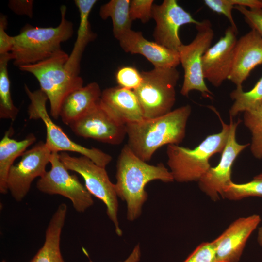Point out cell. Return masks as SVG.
Here are the masks:
<instances>
[{
	"label": "cell",
	"instance_id": "6da1fadb",
	"mask_svg": "<svg viewBox=\"0 0 262 262\" xmlns=\"http://www.w3.org/2000/svg\"><path fill=\"white\" fill-rule=\"evenodd\" d=\"M117 195L127 204V218L133 221L140 217L148 194L145 186L149 182L160 180L174 181L170 171L162 163L151 165L138 158L126 144L119 155L116 164Z\"/></svg>",
	"mask_w": 262,
	"mask_h": 262
},
{
	"label": "cell",
	"instance_id": "7a4b0ae2",
	"mask_svg": "<svg viewBox=\"0 0 262 262\" xmlns=\"http://www.w3.org/2000/svg\"><path fill=\"white\" fill-rule=\"evenodd\" d=\"M191 111L187 104L162 116L126 124L127 145L138 158L149 161L161 147L183 141Z\"/></svg>",
	"mask_w": 262,
	"mask_h": 262
},
{
	"label": "cell",
	"instance_id": "3957f363",
	"mask_svg": "<svg viewBox=\"0 0 262 262\" xmlns=\"http://www.w3.org/2000/svg\"><path fill=\"white\" fill-rule=\"evenodd\" d=\"M66 7H60L61 21L55 27L25 25L19 34L13 36L11 51L13 64L18 67L35 64L51 57L62 49V43L68 40L74 33L73 24L66 18Z\"/></svg>",
	"mask_w": 262,
	"mask_h": 262
},
{
	"label": "cell",
	"instance_id": "277c9868",
	"mask_svg": "<svg viewBox=\"0 0 262 262\" xmlns=\"http://www.w3.org/2000/svg\"><path fill=\"white\" fill-rule=\"evenodd\" d=\"M222 125L218 133L207 136L197 147L190 149L179 145H167V164L174 180L178 182L197 181L211 167V157L222 153L227 143L230 125L223 121L220 114L213 107Z\"/></svg>",
	"mask_w": 262,
	"mask_h": 262
},
{
	"label": "cell",
	"instance_id": "5b68a950",
	"mask_svg": "<svg viewBox=\"0 0 262 262\" xmlns=\"http://www.w3.org/2000/svg\"><path fill=\"white\" fill-rule=\"evenodd\" d=\"M68 57L61 49L43 61L18 67L22 71L31 73L38 80L40 89L49 100L50 115L55 119L59 117L61 105L66 96L83 86L81 77L73 75L65 69Z\"/></svg>",
	"mask_w": 262,
	"mask_h": 262
},
{
	"label": "cell",
	"instance_id": "8992f818",
	"mask_svg": "<svg viewBox=\"0 0 262 262\" xmlns=\"http://www.w3.org/2000/svg\"><path fill=\"white\" fill-rule=\"evenodd\" d=\"M142 82L134 90L145 119L164 115L172 111L176 101L175 88L180 77L176 68L154 67L142 71Z\"/></svg>",
	"mask_w": 262,
	"mask_h": 262
},
{
	"label": "cell",
	"instance_id": "52a82bcc",
	"mask_svg": "<svg viewBox=\"0 0 262 262\" xmlns=\"http://www.w3.org/2000/svg\"><path fill=\"white\" fill-rule=\"evenodd\" d=\"M24 89L30 100L28 110L29 118L30 119H40L43 122L47 132L45 143L52 152H77L104 168L112 161V156L102 150L95 147L87 148L73 141L60 127L53 122L46 108L48 98L41 90L32 91L26 84L24 85Z\"/></svg>",
	"mask_w": 262,
	"mask_h": 262
},
{
	"label": "cell",
	"instance_id": "ba28073f",
	"mask_svg": "<svg viewBox=\"0 0 262 262\" xmlns=\"http://www.w3.org/2000/svg\"><path fill=\"white\" fill-rule=\"evenodd\" d=\"M59 156L65 167L80 174L89 193L104 203L107 215L114 225L115 233L121 236L122 231L117 218L118 196L115 184L110 181L105 168L84 156H72L65 152L60 153Z\"/></svg>",
	"mask_w": 262,
	"mask_h": 262
},
{
	"label": "cell",
	"instance_id": "9c48e42d",
	"mask_svg": "<svg viewBox=\"0 0 262 262\" xmlns=\"http://www.w3.org/2000/svg\"><path fill=\"white\" fill-rule=\"evenodd\" d=\"M197 33L188 44H182L178 49L180 63L184 70V79L180 90L187 97L192 90L200 92L204 98H213V93L208 89L203 73L202 58L210 47L214 37L211 21L204 19L196 25Z\"/></svg>",
	"mask_w": 262,
	"mask_h": 262
},
{
	"label": "cell",
	"instance_id": "30bf717a",
	"mask_svg": "<svg viewBox=\"0 0 262 262\" xmlns=\"http://www.w3.org/2000/svg\"><path fill=\"white\" fill-rule=\"evenodd\" d=\"M50 163V169L38 179L37 188L44 193L59 195L69 199L78 212H84L92 206V195L76 175L69 174L60 161L58 152H52Z\"/></svg>",
	"mask_w": 262,
	"mask_h": 262
},
{
	"label": "cell",
	"instance_id": "8fae6325",
	"mask_svg": "<svg viewBox=\"0 0 262 262\" xmlns=\"http://www.w3.org/2000/svg\"><path fill=\"white\" fill-rule=\"evenodd\" d=\"M51 154L45 143L39 141L23 154L18 164L11 167L7 187L16 201H21L29 192L33 180L46 173Z\"/></svg>",
	"mask_w": 262,
	"mask_h": 262
},
{
	"label": "cell",
	"instance_id": "7c38bea8",
	"mask_svg": "<svg viewBox=\"0 0 262 262\" xmlns=\"http://www.w3.org/2000/svg\"><path fill=\"white\" fill-rule=\"evenodd\" d=\"M230 130L225 147L221 153L218 164L215 167H211L198 181L200 189L213 200L217 201L220 195L223 196L224 191L232 181L231 169L238 156L250 144H240L236 138L237 127L241 120L234 122L230 117Z\"/></svg>",
	"mask_w": 262,
	"mask_h": 262
},
{
	"label": "cell",
	"instance_id": "4fadbf2b",
	"mask_svg": "<svg viewBox=\"0 0 262 262\" xmlns=\"http://www.w3.org/2000/svg\"><path fill=\"white\" fill-rule=\"evenodd\" d=\"M152 16L156 24L153 34L155 42L177 52L183 44L179 34L180 27L187 24L196 25L200 22L176 0H164L160 5L153 4Z\"/></svg>",
	"mask_w": 262,
	"mask_h": 262
},
{
	"label": "cell",
	"instance_id": "5bb4252c",
	"mask_svg": "<svg viewBox=\"0 0 262 262\" xmlns=\"http://www.w3.org/2000/svg\"><path fill=\"white\" fill-rule=\"evenodd\" d=\"M69 126L79 136L112 145L121 144L127 135L126 125L112 117L100 103Z\"/></svg>",
	"mask_w": 262,
	"mask_h": 262
},
{
	"label": "cell",
	"instance_id": "9a60e30c",
	"mask_svg": "<svg viewBox=\"0 0 262 262\" xmlns=\"http://www.w3.org/2000/svg\"><path fill=\"white\" fill-rule=\"evenodd\" d=\"M237 33L231 26H229L224 35L210 47L203 56L204 79L215 87L220 86L230 74Z\"/></svg>",
	"mask_w": 262,
	"mask_h": 262
},
{
	"label": "cell",
	"instance_id": "2e32d148",
	"mask_svg": "<svg viewBox=\"0 0 262 262\" xmlns=\"http://www.w3.org/2000/svg\"><path fill=\"white\" fill-rule=\"evenodd\" d=\"M261 220L257 214L239 218L213 241L218 262H238L248 239Z\"/></svg>",
	"mask_w": 262,
	"mask_h": 262
},
{
	"label": "cell",
	"instance_id": "e0dca14e",
	"mask_svg": "<svg viewBox=\"0 0 262 262\" xmlns=\"http://www.w3.org/2000/svg\"><path fill=\"white\" fill-rule=\"evenodd\" d=\"M262 64V38L254 29L237 40L234 50L233 63L228 80L236 88L242 87L243 82L251 71Z\"/></svg>",
	"mask_w": 262,
	"mask_h": 262
},
{
	"label": "cell",
	"instance_id": "ac0fdd59",
	"mask_svg": "<svg viewBox=\"0 0 262 262\" xmlns=\"http://www.w3.org/2000/svg\"><path fill=\"white\" fill-rule=\"evenodd\" d=\"M100 105L112 117L124 125L145 119L133 90L119 86L106 88L102 91Z\"/></svg>",
	"mask_w": 262,
	"mask_h": 262
},
{
	"label": "cell",
	"instance_id": "d6986e66",
	"mask_svg": "<svg viewBox=\"0 0 262 262\" xmlns=\"http://www.w3.org/2000/svg\"><path fill=\"white\" fill-rule=\"evenodd\" d=\"M118 41L121 47L126 52L143 55L153 65L154 67L176 68L180 64L177 51L156 42L147 40L140 32L131 29Z\"/></svg>",
	"mask_w": 262,
	"mask_h": 262
},
{
	"label": "cell",
	"instance_id": "ffe728a7",
	"mask_svg": "<svg viewBox=\"0 0 262 262\" xmlns=\"http://www.w3.org/2000/svg\"><path fill=\"white\" fill-rule=\"evenodd\" d=\"M102 91L99 84L91 82L68 95L61 105L59 117L69 126L100 103Z\"/></svg>",
	"mask_w": 262,
	"mask_h": 262
},
{
	"label": "cell",
	"instance_id": "44dd1931",
	"mask_svg": "<svg viewBox=\"0 0 262 262\" xmlns=\"http://www.w3.org/2000/svg\"><path fill=\"white\" fill-rule=\"evenodd\" d=\"M97 1L96 0H74L80 14V24L76 41L65 67L75 76H79L81 61L86 46L96 38V33L91 30L89 16Z\"/></svg>",
	"mask_w": 262,
	"mask_h": 262
},
{
	"label": "cell",
	"instance_id": "7402d4cb",
	"mask_svg": "<svg viewBox=\"0 0 262 262\" xmlns=\"http://www.w3.org/2000/svg\"><path fill=\"white\" fill-rule=\"evenodd\" d=\"M67 212L65 203L58 206L48 225L42 246L29 262H65L61 252L60 241Z\"/></svg>",
	"mask_w": 262,
	"mask_h": 262
},
{
	"label": "cell",
	"instance_id": "603a6c76",
	"mask_svg": "<svg viewBox=\"0 0 262 262\" xmlns=\"http://www.w3.org/2000/svg\"><path fill=\"white\" fill-rule=\"evenodd\" d=\"M13 133L14 130L11 126L0 141V193L2 194H6L8 191L7 178L14 162L36 140L35 136L30 133L24 139L17 141L11 138Z\"/></svg>",
	"mask_w": 262,
	"mask_h": 262
},
{
	"label": "cell",
	"instance_id": "cb8c5ba5",
	"mask_svg": "<svg viewBox=\"0 0 262 262\" xmlns=\"http://www.w3.org/2000/svg\"><path fill=\"white\" fill-rule=\"evenodd\" d=\"M130 0H111L102 5L99 16L102 19L110 17L114 37L118 40L131 30L132 20L129 13Z\"/></svg>",
	"mask_w": 262,
	"mask_h": 262
},
{
	"label": "cell",
	"instance_id": "d4e9b609",
	"mask_svg": "<svg viewBox=\"0 0 262 262\" xmlns=\"http://www.w3.org/2000/svg\"><path fill=\"white\" fill-rule=\"evenodd\" d=\"M12 60L11 52L0 54V118L13 121L18 115L19 109L14 105L11 94L8 64Z\"/></svg>",
	"mask_w": 262,
	"mask_h": 262
},
{
	"label": "cell",
	"instance_id": "484cf974",
	"mask_svg": "<svg viewBox=\"0 0 262 262\" xmlns=\"http://www.w3.org/2000/svg\"><path fill=\"white\" fill-rule=\"evenodd\" d=\"M230 97L234 101L229 111L230 117L257 107L262 103V76L251 90L244 91L242 87L236 88Z\"/></svg>",
	"mask_w": 262,
	"mask_h": 262
},
{
	"label": "cell",
	"instance_id": "4316f807",
	"mask_svg": "<svg viewBox=\"0 0 262 262\" xmlns=\"http://www.w3.org/2000/svg\"><path fill=\"white\" fill-rule=\"evenodd\" d=\"M243 122L251 134L250 151L256 159H262V103L257 107L244 112Z\"/></svg>",
	"mask_w": 262,
	"mask_h": 262
},
{
	"label": "cell",
	"instance_id": "83f0119b",
	"mask_svg": "<svg viewBox=\"0 0 262 262\" xmlns=\"http://www.w3.org/2000/svg\"><path fill=\"white\" fill-rule=\"evenodd\" d=\"M249 196L262 197V173L246 183L238 184L232 181L225 189L222 197L238 200Z\"/></svg>",
	"mask_w": 262,
	"mask_h": 262
},
{
	"label": "cell",
	"instance_id": "f1b7e54d",
	"mask_svg": "<svg viewBox=\"0 0 262 262\" xmlns=\"http://www.w3.org/2000/svg\"><path fill=\"white\" fill-rule=\"evenodd\" d=\"M115 79L118 86L131 90H135L142 82L141 72L135 67L125 66L120 67L115 73Z\"/></svg>",
	"mask_w": 262,
	"mask_h": 262
},
{
	"label": "cell",
	"instance_id": "f546056e",
	"mask_svg": "<svg viewBox=\"0 0 262 262\" xmlns=\"http://www.w3.org/2000/svg\"><path fill=\"white\" fill-rule=\"evenodd\" d=\"M153 0H132L130 1L129 13L132 21L140 19L145 23L152 18Z\"/></svg>",
	"mask_w": 262,
	"mask_h": 262
},
{
	"label": "cell",
	"instance_id": "4dcf8cb0",
	"mask_svg": "<svg viewBox=\"0 0 262 262\" xmlns=\"http://www.w3.org/2000/svg\"><path fill=\"white\" fill-rule=\"evenodd\" d=\"M183 262H218L213 242L200 244Z\"/></svg>",
	"mask_w": 262,
	"mask_h": 262
},
{
	"label": "cell",
	"instance_id": "1f68e13d",
	"mask_svg": "<svg viewBox=\"0 0 262 262\" xmlns=\"http://www.w3.org/2000/svg\"><path fill=\"white\" fill-rule=\"evenodd\" d=\"M204 3L213 11L225 16L229 20L230 26L238 32V28L232 13L234 6L231 0H204Z\"/></svg>",
	"mask_w": 262,
	"mask_h": 262
},
{
	"label": "cell",
	"instance_id": "d6a6232c",
	"mask_svg": "<svg viewBox=\"0 0 262 262\" xmlns=\"http://www.w3.org/2000/svg\"><path fill=\"white\" fill-rule=\"evenodd\" d=\"M234 9L243 16L246 23L262 38V9H251L239 6H235Z\"/></svg>",
	"mask_w": 262,
	"mask_h": 262
},
{
	"label": "cell",
	"instance_id": "836d02e7",
	"mask_svg": "<svg viewBox=\"0 0 262 262\" xmlns=\"http://www.w3.org/2000/svg\"><path fill=\"white\" fill-rule=\"evenodd\" d=\"M7 25V16L1 13L0 15V54L10 52L13 45V36H9L6 32Z\"/></svg>",
	"mask_w": 262,
	"mask_h": 262
},
{
	"label": "cell",
	"instance_id": "e575fe53",
	"mask_svg": "<svg viewBox=\"0 0 262 262\" xmlns=\"http://www.w3.org/2000/svg\"><path fill=\"white\" fill-rule=\"evenodd\" d=\"M33 0H10L8 6L14 13L18 15H26L30 18L33 16Z\"/></svg>",
	"mask_w": 262,
	"mask_h": 262
},
{
	"label": "cell",
	"instance_id": "d590c367",
	"mask_svg": "<svg viewBox=\"0 0 262 262\" xmlns=\"http://www.w3.org/2000/svg\"><path fill=\"white\" fill-rule=\"evenodd\" d=\"M235 6H239L248 9H262V0H231Z\"/></svg>",
	"mask_w": 262,
	"mask_h": 262
},
{
	"label": "cell",
	"instance_id": "8d00e7d4",
	"mask_svg": "<svg viewBox=\"0 0 262 262\" xmlns=\"http://www.w3.org/2000/svg\"><path fill=\"white\" fill-rule=\"evenodd\" d=\"M141 257V250L140 245L137 244L134 247L131 254L127 259L122 262H138ZM89 262H93L90 259Z\"/></svg>",
	"mask_w": 262,
	"mask_h": 262
},
{
	"label": "cell",
	"instance_id": "74e56055",
	"mask_svg": "<svg viewBox=\"0 0 262 262\" xmlns=\"http://www.w3.org/2000/svg\"><path fill=\"white\" fill-rule=\"evenodd\" d=\"M257 241L259 245L262 246V226L259 228L258 229Z\"/></svg>",
	"mask_w": 262,
	"mask_h": 262
},
{
	"label": "cell",
	"instance_id": "f35d334b",
	"mask_svg": "<svg viewBox=\"0 0 262 262\" xmlns=\"http://www.w3.org/2000/svg\"><path fill=\"white\" fill-rule=\"evenodd\" d=\"M2 262H6L5 261L3 260Z\"/></svg>",
	"mask_w": 262,
	"mask_h": 262
}]
</instances>
